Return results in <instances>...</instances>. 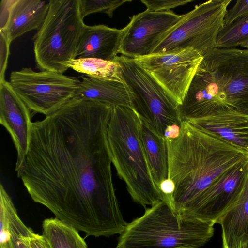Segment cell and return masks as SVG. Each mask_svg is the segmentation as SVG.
I'll return each mask as SVG.
<instances>
[{
	"label": "cell",
	"instance_id": "16",
	"mask_svg": "<svg viewBox=\"0 0 248 248\" xmlns=\"http://www.w3.org/2000/svg\"><path fill=\"white\" fill-rule=\"evenodd\" d=\"M123 29L100 24L85 25L81 34L76 58H93L113 61L119 53Z\"/></svg>",
	"mask_w": 248,
	"mask_h": 248
},
{
	"label": "cell",
	"instance_id": "17",
	"mask_svg": "<svg viewBox=\"0 0 248 248\" xmlns=\"http://www.w3.org/2000/svg\"><path fill=\"white\" fill-rule=\"evenodd\" d=\"M222 248H236L248 242V173L238 197L220 217Z\"/></svg>",
	"mask_w": 248,
	"mask_h": 248
},
{
	"label": "cell",
	"instance_id": "4",
	"mask_svg": "<svg viewBox=\"0 0 248 248\" xmlns=\"http://www.w3.org/2000/svg\"><path fill=\"white\" fill-rule=\"evenodd\" d=\"M141 119L131 107L114 106L107 130L112 164L132 200L146 207L162 201L151 174L141 133Z\"/></svg>",
	"mask_w": 248,
	"mask_h": 248
},
{
	"label": "cell",
	"instance_id": "2",
	"mask_svg": "<svg viewBox=\"0 0 248 248\" xmlns=\"http://www.w3.org/2000/svg\"><path fill=\"white\" fill-rule=\"evenodd\" d=\"M168 178L175 185L172 209L182 214L220 176L248 154L182 121L179 136L166 140Z\"/></svg>",
	"mask_w": 248,
	"mask_h": 248
},
{
	"label": "cell",
	"instance_id": "8",
	"mask_svg": "<svg viewBox=\"0 0 248 248\" xmlns=\"http://www.w3.org/2000/svg\"><path fill=\"white\" fill-rule=\"evenodd\" d=\"M232 0H210L195 6L157 45L152 54L191 48L202 57L215 47Z\"/></svg>",
	"mask_w": 248,
	"mask_h": 248
},
{
	"label": "cell",
	"instance_id": "25",
	"mask_svg": "<svg viewBox=\"0 0 248 248\" xmlns=\"http://www.w3.org/2000/svg\"><path fill=\"white\" fill-rule=\"evenodd\" d=\"M194 0H141L146 10L155 11H168L171 9L184 5L191 2Z\"/></svg>",
	"mask_w": 248,
	"mask_h": 248
},
{
	"label": "cell",
	"instance_id": "28",
	"mask_svg": "<svg viewBox=\"0 0 248 248\" xmlns=\"http://www.w3.org/2000/svg\"><path fill=\"white\" fill-rule=\"evenodd\" d=\"M159 189L162 194V201L172 209V197L175 190L173 181L169 178L164 180L160 185Z\"/></svg>",
	"mask_w": 248,
	"mask_h": 248
},
{
	"label": "cell",
	"instance_id": "26",
	"mask_svg": "<svg viewBox=\"0 0 248 248\" xmlns=\"http://www.w3.org/2000/svg\"><path fill=\"white\" fill-rule=\"evenodd\" d=\"M248 15V0H238L225 16L224 26L228 25L237 19Z\"/></svg>",
	"mask_w": 248,
	"mask_h": 248
},
{
	"label": "cell",
	"instance_id": "10",
	"mask_svg": "<svg viewBox=\"0 0 248 248\" xmlns=\"http://www.w3.org/2000/svg\"><path fill=\"white\" fill-rule=\"evenodd\" d=\"M202 59V56L189 47L134 59L165 89L177 106L182 103Z\"/></svg>",
	"mask_w": 248,
	"mask_h": 248
},
{
	"label": "cell",
	"instance_id": "14",
	"mask_svg": "<svg viewBox=\"0 0 248 248\" xmlns=\"http://www.w3.org/2000/svg\"><path fill=\"white\" fill-rule=\"evenodd\" d=\"M49 1L1 0L0 30L11 41L27 32L38 30L46 16Z\"/></svg>",
	"mask_w": 248,
	"mask_h": 248
},
{
	"label": "cell",
	"instance_id": "27",
	"mask_svg": "<svg viewBox=\"0 0 248 248\" xmlns=\"http://www.w3.org/2000/svg\"><path fill=\"white\" fill-rule=\"evenodd\" d=\"M0 81L5 80V72L7 68L8 59L9 55L10 45L12 41L7 36L6 33L0 30Z\"/></svg>",
	"mask_w": 248,
	"mask_h": 248
},
{
	"label": "cell",
	"instance_id": "31",
	"mask_svg": "<svg viewBox=\"0 0 248 248\" xmlns=\"http://www.w3.org/2000/svg\"><path fill=\"white\" fill-rule=\"evenodd\" d=\"M236 248H248V242L239 246Z\"/></svg>",
	"mask_w": 248,
	"mask_h": 248
},
{
	"label": "cell",
	"instance_id": "20",
	"mask_svg": "<svg viewBox=\"0 0 248 248\" xmlns=\"http://www.w3.org/2000/svg\"><path fill=\"white\" fill-rule=\"evenodd\" d=\"M141 121L143 145L154 182L160 191L161 182L168 178L167 141L164 137L156 134L144 122L141 120Z\"/></svg>",
	"mask_w": 248,
	"mask_h": 248
},
{
	"label": "cell",
	"instance_id": "15",
	"mask_svg": "<svg viewBox=\"0 0 248 248\" xmlns=\"http://www.w3.org/2000/svg\"><path fill=\"white\" fill-rule=\"evenodd\" d=\"M187 122L248 154V115L235 111H223Z\"/></svg>",
	"mask_w": 248,
	"mask_h": 248
},
{
	"label": "cell",
	"instance_id": "13",
	"mask_svg": "<svg viewBox=\"0 0 248 248\" xmlns=\"http://www.w3.org/2000/svg\"><path fill=\"white\" fill-rule=\"evenodd\" d=\"M30 110L10 82L0 81V123L9 132L16 147V172L22 166L29 148L32 123Z\"/></svg>",
	"mask_w": 248,
	"mask_h": 248
},
{
	"label": "cell",
	"instance_id": "5",
	"mask_svg": "<svg viewBox=\"0 0 248 248\" xmlns=\"http://www.w3.org/2000/svg\"><path fill=\"white\" fill-rule=\"evenodd\" d=\"M214 225L179 214L160 201L127 223L116 248H200L213 237Z\"/></svg>",
	"mask_w": 248,
	"mask_h": 248
},
{
	"label": "cell",
	"instance_id": "12",
	"mask_svg": "<svg viewBox=\"0 0 248 248\" xmlns=\"http://www.w3.org/2000/svg\"><path fill=\"white\" fill-rule=\"evenodd\" d=\"M248 173V159L220 176L181 214L191 218L217 223L240 195Z\"/></svg>",
	"mask_w": 248,
	"mask_h": 248
},
{
	"label": "cell",
	"instance_id": "3",
	"mask_svg": "<svg viewBox=\"0 0 248 248\" xmlns=\"http://www.w3.org/2000/svg\"><path fill=\"white\" fill-rule=\"evenodd\" d=\"M177 110L181 121L223 111L248 115V49L215 47L206 54Z\"/></svg>",
	"mask_w": 248,
	"mask_h": 248
},
{
	"label": "cell",
	"instance_id": "30",
	"mask_svg": "<svg viewBox=\"0 0 248 248\" xmlns=\"http://www.w3.org/2000/svg\"><path fill=\"white\" fill-rule=\"evenodd\" d=\"M181 125V124H174L168 127L164 133L165 140H170L177 137L180 132Z\"/></svg>",
	"mask_w": 248,
	"mask_h": 248
},
{
	"label": "cell",
	"instance_id": "18",
	"mask_svg": "<svg viewBox=\"0 0 248 248\" xmlns=\"http://www.w3.org/2000/svg\"><path fill=\"white\" fill-rule=\"evenodd\" d=\"M0 236L9 233L8 241L0 248H31L30 238L34 232L19 217L12 199L0 185Z\"/></svg>",
	"mask_w": 248,
	"mask_h": 248
},
{
	"label": "cell",
	"instance_id": "24",
	"mask_svg": "<svg viewBox=\"0 0 248 248\" xmlns=\"http://www.w3.org/2000/svg\"><path fill=\"white\" fill-rule=\"evenodd\" d=\"M131 1V0H78V8L82 19L96 13L106 14L111 18L114 12L118 7Z\"/></svg>",
	"mask_w": 248,
	"mask_h": 248
},
{
	"label": "cell",
	"instance_id": "1",
	"mask_svg": "<svg viewBox=\"0 0 248 248\" xmlns=\"http://www.w3.org/2000/svg\"><path fill=\"white\" fill-rule=\"evenodd\" d=\"M113 107L76 97L32 122L28 150L16 172L34 202L86 236L120 234L127 224L107 138Z\"/></svg>",
	"mask_w": 248,
	"mask_h": 248
},
{
	"label": "cell",
	"instance_id": "6",
	"mask_svg": "<svg viewBox=\"0 0 248 248\" xmlns=\"http://www.w3.org/2000/svg\"><path fill=\"white\" fill-rule=\"evenodd\" d=\"M85 24L78 0H50L46 18L33 37L36 67L63 73L64 64L76 58Z\"/></svg>",
	"mask_w": 248,
	"mask_h": 248
},
{
	"label": "cell",
	"instance_id": "11",
	"mask_svg": "<svg viewBox=\"0 0 248 248\" xmlns=\"http://www.w3.org/2000/svg\"><path fill=\"white\" fill-rule=\"evenodd\" d=\"M184 16V14L177 15L171 10H147L133 15L123 28L119 53L133 59L152 54Z\"/></svg>",
	"mask_w": 248,
	"mask_h": 248
},
{
	"label": "cell",
	"instance_id": "19",
	"mask_svg": "<svg viewBox=\"0 0 248 248\" xmlns=\"http://www.w3.org/2000/svg\"><path fill=\"white\" fill-rule=\"evenodd\" d=\"M77 97L112 106L131 107L129 94L122 80L99 79L82 76L81 88Z\"/></svg>",
	"mask_w": 248,
	"mask_h": 248
},
{
	"label": "cell",
	"instance_id": "23",
	"mask_svg": "<svg viewBox=\"0 0 248 248\" xmlns=\"http://www.w3.org/2000/svg\"><path fill=\"white\" fill-rule=\"evenodd\" d=\"M240 46L248 49V15L224 26L216 40L215 47L235 48Z\"/></svg>",
	"mask_w": 248,
	"mask_h": 248
},
{
	"label": "cell",
	"instance_id": "29",
	"mask_svg": "<svg viewBox=\"0 0 248 248\" xmlns=\"http://www.w3.org/2000/svg\"><path fill=\"white\" fill-rule=\"evenodd\" d=\"M30 242L31 248H50L42 235L34 233L31 237Z\"/></svg>",
	"mask_w": 248,
	"mask_h": 248
},
{
	"label": "cell",
	"instance_id": "21",
	"mask_svg": "<svg viewBox=\"0 0 248 248\" xmlns=\"http://www.w3.org/2000/svg\"><path fill=\"white\" fill-rule=\"evenodd\" d=\"M42 227V235L50 248H88L78 230L56 217L45 219Z\"/></svg>",
	"mask_w": 248,
	"mask_h": 248
},
{
	"label": "cell",
	"instance_id": "9",
	"mask_svg": "<svg viewBox=\"0 0 248 248\" xmlns=\"http://www.w3.org/2000/svg\"><path fill=\"white\" fill-rule=\"evenodd\" d=\"M10 83L30 110L47 116L77 96L81 80L49 70L23 68L11 73Z\"/></svg>",
	"mask_w": 248,
	"mask_h": 248
},
{
	"label": "cell",
	"instance_id": "7",
	"mask_svg": "<svg viewBox=\"0 0 248 248\" xmlns=\"http://www.w3.org/2000/svg\"><path fill=\"white\" fill-rule=\"evenodd\" d=\"M128 91L131 108L158 135L168 127L181 124L177 105L158 82L134 59L124 55L114 60Z\"/></svg>",
	"mask_w": 248,
	"mask_h": 248
},
{
	"label": "cell",
	"instance_id": "22",
	"mask_svg": "<svg viewBox=\"0 0 248 248\" xmlns=\"http://www.w3.org/2000/svg\"><path fill=\"white\" fill-rule=\"evenodd\" d=\"M71 68L88 77L99 79L122 80L117 63L114 61H105L93 58H76L64 64Z\"/></svg>",
	"mask_w": 248,
	"mask_h": 248
}]
</instances>
